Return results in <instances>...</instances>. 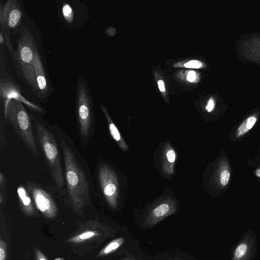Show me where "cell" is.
<instances>
[{"mask_svg": "<svg viewBox=\"0 0 260 260\" xmlns=\"http://www.w3.org/2000/svg\"><path fill=\"white\" fill-rule=\"evenodd\" d=\"M36 48L30 32L23 30L18 38L17 49L13 54L23 77L36 95L37 87L34 66L35 51Z\"/></svg>", "mask_w": 260, "mask_h": 260, "instance_id": "4", "label": "cell"}, {"mask_svg": "<svg viewBox=\"0 0 260 260\" xmlns=\"http://www.w3.org/2000/svg\"><path fill=\"white\" fill-rule=\"evenodd\" d=\"M59 13L61 20H63V23L69 27V25H72L75 22V15L74 8V4H71V1L59 2Z\"/></svg>", "mask_w": 260, "mask_h": 260, "instance_id": "15", "label": "cell"}, {"mask_svg": "<svg viewBox=\"0 0 260 260\" xmlns=\"http://www.w3.org/2000/svg\"><path fill=\"white\" fill-rule=\"evenodd\" d=\"M202 66V62L199 60H190L184 64V67L188 68L198 69Z\"/></svg>", "mask_w": 260, "mask_h": 260, "instance_id": "22", "label": "cell"}, {"mask_svg": "<svg viewBox=\"0 0 260 260\" xmlns=\"http://www.w3.org/2000/svg\"><path fill=\"white\" fill-rule=\"evenodd\" d=\"M54 260H64L63 258L61 257H57L54 259Z\"/></svg>", "mask_w": 260, "mask_h": 260, "instance_id": "32", "label": "cell"}, {"mask_svg": "<svg viewBox=\"0 0 260 260\" xmlns=\"http://www.w3.org/2000/svg\"><path fill=\"white\" fill-rule=\"evenodd\" d=\"M121 260H140V259L139 257L131 256H126Z\"/></svg>", "mask_w": 260, "mask_h": 260, "instance_id": "29", "label": "cell"}, {"mask_svg": "<svg viewBox=\"0 0 260 260\" xmlns=\"http://www.w3.org/2000/svg\"><path fill=\"white\" fill-rule=\"evenodd\" d=\"M17 192L20 206L24 213L28 216L36 214L34 204L27 189L23 186H19Z\"/></svg>", "mask_w": 260, "mask_h": 260, "instance_id": "14", "label": "cell"}, {"mask_svg": "<svg viewBox=\"0 0 260 260\" xmlns=\"http://www.w3.org/2000/svg\"><path fill=\"white\" fill-rule=\"evenodd\" d=\"M230 179V172L229 170L225 168H223L219 174V180L220 184L222 186H226L229 182Z\"/></svg>", "mask_w": 260, "mask_h": 260, "instance_id": "20", "label": "cell"}, {"mask_svg": "<svg viewBox=\"0 0 260 260\" xmlns=\"http://www.w3.org/2000/svg\"><path fill=\"white\" fill-rule=\"evenodd\" d=\"M113 231L108 226L101 225L94 229H87L78 233L68 240V242L74 244L83 243L94 239L106 238L111 236Z\"/></svg>", "mask_w": 260, "mask_h": 260, "instance_id": "13", "label": "cell"}, {"mask_svg": "<svg viewBox=\"0 0 260 260\" xmlns=\"http://www.w3.org/2000/svg\"><path fill=\"white\" fill-rule=\"evenodd\" d=\"M195 78H196L195 72L193 71H191L189 72V73H188L187 76V80L189 81V82H192L194 80Z\"/></svg>", "mask_w": 260, "mask_h": 260, "instance_id": "27", "label": "cell"}, {"mask_svg": "<svg viewBox=\"0 0 260 260\" xmlns=\"http://www.w3.org/2000/svg\"><path fill=\"white\" fill-rule=\"evenodd\" d=\"M176 211V204L172 198H168L158 201L146 213L143 225L145 228L153 226Z\"/></svg>", "mask_w": 260, "mask_h": 260, "instance_id": "9", "label": "cell"}, {"mask_svg": "<svg viewBox=\"0 0 260 260\" xmlns=\"http://www.w3.org/2000/svg\"><path fill=\"white\" fill-rule=\"evenodd\" d=\"M0 95L2 101L13 99L24 103L34 111L38 112L42 111L41 108L30 102L21 94L18 85L12 80L5 78L1 79Z\"/></svg>", "mask_w": 260, "mask_h": 260, "instance_id": "11", "label": "cell"}, {"mask_svg": "<svg viewBox=\"0 0 260 260\" xmlns=\"http://www.w3.org/2000/svg\"><path fill=\"white\" fill-rule=\"evenodd\" d=\"M34 66L37 87L36 96L44 101L49 95L50 84L37 47L35 51Z\"/></svg>", "mask_w": 260, "mask_h": 260, "instance_id": "12", "label": "cell"}, {"mask_svg": "<svg viewBox=\"0 0 260 260\" xmlns=\"http://www.w3.org/2000/svg\"><path fill=\"white\" fill-rule=\"evenodd\" d=\"M6 179L4 174L1 172L0 173V189L2 190L5 189Z\"/></svg>", "mask_w": 260, "mask_h": 260, "instance_id": "26", "label": "cell"}, {"mask_svg": "<svg viewBox=\"0 0 260 260\" xmlns=\"http://www.w3.org/2000/svg\"><path fill=\"white\" fill-rule=\"evenodd\" d=\"M100 107L107 119L108 128L111 136L113 139L117 142L121 149H122L123 150H127V146L122 138L117 127L110 117L106 107L101 103H100Z\"/></svg>", "mask_w": 260, "mask_h": 260, "instance_id": "16", "label": "cell"}, {"mask_svg": "<svg viewBox=\"0 0 260 260\" xmlns=\"http://www.w3.org/2000/svg\"><path fill=\"white\" fill-rule=\"evenodd\" d=\"M7 256V244L1 238L0 239V260H6Z\"/></svg>", "mask_w": 260, "mask_h": 260, "instance_id": "21", "label": "cell"}, {"mask_svg": "<svg viewBox=\"0 0 260 260\" xmlns=\"http://www.w3.org/2000/svg\"><path fill=\"white\" fill-rule=\"evenodd\" d=\"M176 157L174 149L170 145H167L164 150L162 157V170L165 173L170 175L173 173Z\"/></svg>", "mask_w": 260, "mask_h": 260, "instance_id": "17", "label": "cell"}, {"mask_svg": "<svg viewBox=\"0 0 260 260\" xmlns=\"http://www.w3.org/2000/svg\"><path fill=\"white\" fill-rule=\"evenodd\" d=\"M60 145L69 199L75 212L82 215L84 208L90 202L88 181L72 149L63 141L60 142Z\"/></svg>", "mask_w": 260, "mask_h": 260, "instance_id": "1", "label": "cell"}, {"mask_svg": "<svg viewBox=\"0 0 260 260\" xmlns=\"http://www.w3.org/2000/svg\"><path fill=\"white\" fill-rule=\"evenodd\" d=\"M23 11L21 1L7 0L1 4V32L6 40H11L10 32L18 29L21 24Z\"/></svg>", "mask_w": 260, "mask_h": 260, "instance_id": "6", "label": "cell"}, {"mask_svg": "<svg viewBox=\"0 0 260 260\" xmlns=\"http://www.w3.org/2000/svg\"><path fill=\"white\" fill-rule=\"evenodd\" d=\"M98 178L107 203L111 208H116L119 196V183L115 172L107 164H102L99 169Z\"/></svg>", "mask_w": 260, "mask_h": 260, "instance_id": "7", "label": "cell"}, {"mask_svg": "<svg viewBox=\"0 0 260 260\" xmlns=\"http://www.w3.org/2000/svg\"><path fill=\"white\" fill-rule=\"evenodd\" d=\"M4 201H5L4 194H3L2 192H0V204L1 205H2L3 203H4Z\"/></svg>", "mask_w": 260, "mask_h": 260, "instance_id": "30", "label": "cell"}, {"mask_svg": "<svg viewBox=\"0 0 260 260\" xmlns=\"http://www.w3.org/2000/svg\"><path fill=\"white\" fill-rule=\"evenodd\" d=\"M255 175L258 178H260V168L255 171Z\"/></svg>", "mask_w": 260, "mask_h": 260, "instance_id": "31", "label": "cell"}, {"mask_svg": "<svg viewBox=\"0 0 260 260\" xmlns=\"http://www.w3.org/2000/svg\"><path fill=\"white\" fill-rule=\"evenodd\" d=\"M4 121L1 119V145H4L5 144V128H4Z\"/></svg>", "mask_w": 260, "mask_h": 260, "instance_id": "23", "label": "cell"}, {"mask_svg": "<svg viewBox=\"0 0 260 260\" xmlns=\"http://www.w3.org/2000/svg\"><path fill=\"white\" fill-rule=\"evenodd\" d=\"M158 86L160 91L164 92L165 91V84L162 80H159L158 81Z\"/></svg>", "mask_w": 260, "mask_h": 260, "instance_id": "28", "label": "cell"}, {"mask_svg": "<svg viewBox=\"0 0 260 260\" xmlns=\"http://www.w3.org/2000/svg\"><path fill=\"white\" fill-rule=\"evenodd\" d=\"M27 189L31 196L36 208L47 218H54L57 214V206L45 190L34 182L27 183Z\"/></svg>", "mask_w": 260, "mask_h": 260, "instance_id": "8", "label": "cell"}, {"mask_svg": "<svg viewBox=\"0 0 260 260\" xmlns=\"http://www.w3.org/2000/svg\"><path fill=\"white\" fill-rule=\"evenodd\" d=\"M35 255L36 260H47L46 256L38 248H36Z\"/></svg>", "mask_w": 260, "mask_h": 260, "instance_id": "24", "label": "cell"}, {"mask_svg": "<svg viewBox=\"0 0 260 260\" xmlns=\"http://www.w3.org/2000/svg\"><path fill=\"white\" fill-rule=\"evenodd\" d=\"M2 101L5 118L15 130L28 150L37 156L39 153L30 118L22 103L13 99Z\"/></svg>", "mask_w": 260, "mask_h": 260, "instance_id": "2", "label": "cell"}, {"mask_svg": "<svg viewBox=\"0 0 260 260\" xmlns=\"http://www.w3.org/2000/svg\"><path fill=\"white\" fill-rule=\"evenodd\" d=\"M76 113L80 136L87 138L93 121V100L86 79L78 77L75 94Z\"/></svg>", "mask_w": 260, "mask_h": 260, "instance_id": "5", "label": "cell"}, {"mask_svg": "<svg viewBox=\"0 0 260 260\" xmlns=\"http://www.w3.org/2000/svg\"><path fill=\"white\" fill-rule=\"evenodd\" d=\"M176 260H182V259H176Z\"/></svg>", "mask_w": 260, "mask_h": 260, "instance_id": "33", "label": "cell"}, {"mask_svg": "<svg viewBox=\"0 0 260 260\" xmlns=\"http://www.w3.org/2000/svg\"><path fill=\"white\" fill-rule=\"evenodd\" d=\"M257 246L254 232L248 230L233 249L230 260H253L256 253Z\"/></svg>", "mask_w": 260, "mask_h": 260, "instance_id": "10", "label": "cell"}, {"mask_svg": "<svg viewBox=\"0 0 260 260\" xmlns=\"http://www.w3.org/2000/svg\"><path fill=\"white\" fill-rule=\"evenodd\" d=\"M38 142L50 169L52 180L57 188L61 190L64 180L57 144L52 133L40 121L34 120Z\"/></svg>", "mask_w": 260, "mask_h": 260, "instance_id": "3", "label": "cell"}, {"mask_svg": "<svg viewBox=\"0 0 260 260\" xmlns=\"http://www.w3.org/2000/svg\"><path fill=\"white\" fill-rule=\"evenodd\" d=\"M124 237L113 239L106 245L99 252L98 256H103L110 254L117 250L124 242Z\"/></svg>", "mask_w": 260, "mask_h": 260, "instance_id": "18", "label": "cell"}, {"mask_svg": "<svg viewBox=\"0 0 260 260\" xmlns=\"http://www.w3.org/2000/svg\"><path fill=\"white\" fill-rule=\"evenodd\" d=\"M257 121V118L255 116H250L246 118L238 127L235 137L236 138H239L247 133Z\"/></svg>", "mask_w": 260, "mask_h": 260, "instance_id": "19", "label": "cell"}, {"mask_svg": "<svg viewBox=\"0 0 260 260\" xmlns=\"http://www.w3.org/2000/svg\"><path fill=\"white\" fill-rule=\"evenodd\" d=\"M214 105V101L212 98H211L208 102V104L206 107V109L208 112H210L213 110Z\"/></svg>", "mask_w": 260, "mask_h": 260, "instance_id": "25", "label": "cell"}]
</instances>
